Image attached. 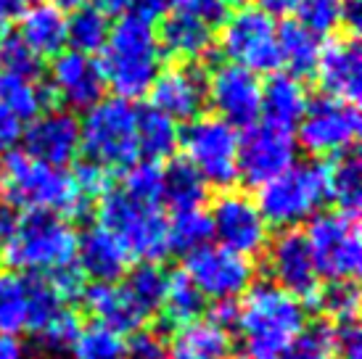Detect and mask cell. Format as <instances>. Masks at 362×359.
Returning <instances> with one entry per match:
<instances>
[{
	"mask_svg": "<svg viewBox=\"0 0 362 359\" xmlns=\"http://www.w3.org/2000/svg\"><path fill=\"white\" fill-rule=\"evenodd\" d=\"M98 66L117 98L135 100L146 95L161 71V48L151 21L135 13L119 16L101 48Z\"/></svg>",
	"mask_w": 362,
	"mask_h": 359,
	"instance_id": "6da1fadb",
	"label": "cell"
},
{
	"mask_svg": "<svg viewBox=\"0 0 362 359\" xmlns=\"http://www.w3.org/2000/svg\"><path fill=\"white\" fill-rule=\"evenodd\" d=\"M0 190L11 206L30 211H45L59 217H80L90 206L74 172L32 159L30 153H11L0 170Z\"/></svg>",
	"mask_w": 362,
	"mask_h": 359,
	"instance_id": "7a4b0ae2",
	"label": "cell"
},
{
	"mask_svg": "<svg viewBox=\"0 0 362 359\" xmlns=\"http://www.w3.org/2000/svg\"><path fill=\"white\" fill-rule=\"evenodd\" d=\"M307 325L302 299L272 283L249 286L235 312V328L252 359H270Z\"/></svg>",
	"mask_w": 362,
	"mask_h": 359,
	"instance_id": "3957f363",
	"label": "cell"
},
{
	"mask_svg": "<svg viewBox=\"0 0 362 359\" xmlns=\"http://www.w3.org/2000/svg\"><path fill=\"white\" fill-rule=\"evenodd\" d=\"M77 233L59 214L30 211L19 217L16 230L6 240V259L13 269L32 278H48L74 264Z\"/></svg>",
	"mask_w": 362,
	"mask_h": 359,
	"instance_id": "277c9868",
	"label": "cell"
},
{
	"mask_svg": "<svg viewBox=\"0 0 362 359\" xmlns=\"http://www.w3.org/2000/svg\"><path fill=\"white\" fill-rule=\"evenodd\" d=\"M80 151L103 172H124L141 159L138 148V109L132 100H98L80 122Z\"/></svg>",
	"mask_w": 362,
	"mask_h": 359,
	"instance_id": "5b68a950",
	"label": "cell"
},
{
	"mask_svg": "<svg viewBox=\"0 0 362 359\" xmlns=\"http://www.w3.org/2000/svg\"><path fill=\"white\" fill-rule=\"evenodd\" d=\"M98 225L119 240L130 259L159 261L170 254L167 217L159 206L143 204L122 188H106L98 201Z\"/></svg>",
	"mask_w": 362,
	"mask_h": 359,
	"instance_id": "8992f818",
	"label": "cell"
},
{
	"mask_svg": "<svg viewBox=\"0 0 362 359\" xmlns=\"http://www.w3.org/2000/svg\"><path fill=\"white\" fill-rule=\"evenodd\" d=\"M257 206L267 225L299 230L325 204V167L317 161H293L286 172L257 188Z\"/></svg>",
	"mask_w": 362,
	"mask_h": 359,
	"instance_id": "52a82bcc",
	"label": "cell"
},
{
	"mask_svg": "<svg viewBox=\"0 0 362 359\" xmlns=\"http://www.w3.org/2000/svg\"><path fill=\"white\" fill-rule=\"evenodd\" d=\"M238 130L220 117H196L180 132L177 148L206 188L233 190L238 182Z\"/></svg>",
	"mask_w": 362,
	"mask_h": 359,
	"instance_id": "ba28073f",
	"label": "cell"
},
{
	"mask_svg": "<svg viewBox=\"0 0 362 359\" xmlns=\"http://www.w3.org/2000/svg\"><path fill=\"white\" fill-rule=\"evenodd\" d=\"M304 238L310 243L317 275L328 280H354L362 267L360 225L354 214L331 209L317 211L307 225Z\"/></svg>",
	"mask_w": 362,
	"mask_h": 359,
	"instance_id": "9c48e42d",
	"label": "cell"
},
{
	"mask_svg": "<svg viewBox=\"0 0 362 359\" xmlns=\"http://www.w3.org/2000/svg\"><path fill=\"white\" fill-rule=\"evenodd\" d=\"M220 48L228 64L254 71H272L281 64L278 53V24L259 6H241L225 16Z\"/></svg>",
	"mask_w": 362,
	"mask_h": 359,
	"instance_id": "30bf717a",
	"label": "cell"
},
{
	"mask_svg": "<svg viewBox=\"0 0 362 359\" xmlns=\"http://www.w3.org/2000/svg\"><path fill=\"white\" fill-rule=\"evenodd\" d=\"M66 301L51 288L45 278L19 272H0V333L19 336L40 330Z\"/></svg>",
	"mask_w": 362,
	"mask_h": 359,
	"instance_id": "8fae6325",
	"label": "cell"
},
{
	"mask_svg": "<svg viewBox=\"0 0 362 359\" xmlns=\"http://www.w3.org/2000/svg\"><path fill=\"white\" fill-rule=\"evenodd\" d=\"M299 127V143L312 156H341L354 148L362 119L354 103L322 95L307 103Z\"/></svg>",
	"mask_w": 362,
	"mask_h": 359,
	"instance_id": "7c38bea8",
	"label": "cell"
},
{
	"mask_svg": "<svg viewBox=\"0 0 362 359\" xmlns=\"http://www.w3.org/2000/svg\"><path fill=\"white\" fill-rule=\"evenodd\" d=\"M182 275L191 280L193 288L204 299H214L217 304L243 296L254 280V267L241 254L225 249L220 243H206L188 254Z\"/></svg>",
	"mask_w": 362,
	"mask_h": 359,
	"instance_id": "4fadbf2b",
	"label": "cell"
},
{
	"mask_svg": "<svg viewBox=\"0 0 362 359\" xmlns=\"http://www.w3.org/2000/svg\"><path fill=\"white\" fill-rule=\"evenodd\" d=\"M211 235L220 246L241 257H257L270 240V225L262 217L257 201L241 190H222L209 211Z\"/></svg>",
	"mask_w": 362,
	"mask_h": 359,
	"instance_id": "5bb4252c",
	"label": "cell"
},
{
	"mask_svg": "<svg viewBox=\"0 0 362 359\" xmlns=\"http://www.w3.org/2000/svg\"><path fill=\"white\" fill-rule=\"evenodd\" d=\"M206 103L230 127H252L262 117V82L254 71L220 64L206 77Z\"/></svg>",
	"mask_w": 362,
	"mask_h": 359,
	"instance_id": "9a60e30c",
	"label": "cell"
},
{
	"mask_svg": "<svg viewBox=\"0 0 362 359\" xmlns=\"http://www.w3.org/2000/svg\"><path fill=\"white\" fill-rule=\"evenodd\" d=\"M296 159V143L291 132L272 124H252L249 132L238 140V180L252 188L286 172Z\"/></svg>",
	"mask_w": 362,
	"mask_h": 359,
	"instance_id": "2e32d148",
	"label": "cell"
},
{
	"mask_svg": "<svg viewBox=\"0 0 362 359\" xmlns=\"http://www.w3.org/2000/svg\"><path fill=\"white\" fill-rule=\"evenodd\" d=\"M267 272L270 283L296 299H312L320 288V275L312 259L310 243L302 230H281L278 238L267 240Z\"/></svg>",
	"mask_w": 362,
	"mask_h": 359,
	"instance_id": "e0dca14e",
	"label": "cell"
},
{
	"mask_svg": "<svg viewBox=\"0 0 362 359\" xmlns=\"http://www.w3.org/2000/svg\"><path fill=\"white\" fill-rule=\"evenodd\" d=\"M21 140L32 159L66 167L80 153V119L66 109L42 111L21 132Z\"/></svg>",
	"mask_w": 362,
	"mask_h": 359,
	"instance_id": "ac0fdd59",
	"label": "cell"
},
{
	"mask_svg": "<svg viewBox=\"0 0 362 359\" xmlns=\"http://www.w3.org/2000/svg\"><path fill=\"white\" fill-rule=\"evenodd\" d=\"M48 85H51V95H56L66 106V111H88L103 98V90H106L98 61L77 50H61L59 56H53Z\"/></svg>",
	"mask_w": 362,
	"mask_h": 359,
	"instance_id": "d6986e66",
	"label": "cell"
},
{
	"mask_svg": "<svg viewBox=\"0 0 362 359\" xmlns=\"http://www.w3.org/2000/svg\"><path fill=\"white\" fill-rule=\"evenodd\" d=\"M148 93L151 109L172 122H191L206 106V77L193 64H175L156 74Z\"/></svg>",
	"mask_w": 362,
	"mask_h": 359,
	"instance_id": "ffe728a7",
	"label": "cell"
},
{
	"mask_svg": "<svg viewBox=\"0 0 362 359\" xmlns=\"http://www.w3.org/2000/svg\"><path fill=\"white\" fill-rule=\"evenodd\" d=\"M312 71L320 88L325 90V95L354 103L362 90L360 42L354 37H333L328 45L320 48V56Z\"/></svg>",
	"mask_w": 362,
	"mask_h": 359,
	"instance_id": "44dd1931",
	"label": "cell"
},
{
	"mask_svg": "<svg viewBox=\"0 0 362 359\" xmlns=\"http://www.w3.org/2000/svg\"><path fill=\"white\" fill-rule=\"evenodd\" d=\"M74 264L85 278H93L95 283H117L130 267V254L109 230L95 225L77 235Z\"/></svg>",
	"mask_w": 362,
	"mask_h": 359,
	"instance_id": "7402d4cb",
	"label": "cell"
},
{
	"mask_svg": "<svg viewBox=\"0 0 362 359\" xmlns=\"http://www.w3.org/2000/svg\"><path fill=\"white\" fill-rule=\"evenodd\" d=\"M16 42L35 59H53L66 48V13L53 3H35L21 11Z\"/></svg>",
	"mask_w": 362,
	"mask_h": 359,
	"instance_id": "603a6c76",
	"label": "cell"
},
{
	"mask_svg": "<svg viewBox=\"0 0 362 359\" xmlns=\"http://www.w3.org/2000/svg\"><path fill=\"white\" fill-rule=\"evenodd\" d=\"M80 296L85 301V310L95 317V322L117 333H135L148 319L130 299V293L124 290L122 283H93Z\"/></svg>",
	"mask_w": 362,
	"mask_h": 359,
	"instance_id": "cb8c5ba5",
	"label": "cell"
},
{
	"mask_svg": "<svg viewBox=\"0 0 362 359\" xmlns=\"http://www.w3.org/2000/svg\"><path fill=\"white\" fill-rule=\"evenodd\" d=\"M233 336L230 328L217 319H193L188 325L175 328L170 341V359H230Z\"/></svg>",
	"mask_w": 362,
	"mask_h": 359,
	"instance_id": "d4e9b609",
	"label": "cell"
},
{
	"mask_svg": "<svg viewBox=\"0 0 362 359\" xmlns=\"http://www.w3.org/2000/svg\"><path fill=\"white\" fill-rule=\"evenodd\" d=\"M307 88L299 77L293 74H272L270 80L262 85V117L272 127L291 132L302 122L307 111Z\"/></svg>",
	"mask_w": 362,
	"mask_h": 359,
	"instance_id": "484cf974",
	"label": "cell"
},
{
	"mask_svg": "<svg viewBox=\"0 0 362 359\" xmlns=\"http://www.w3.org/2000/svg\"><path fill=\"white\" fill-rule=\"evenodd\" d=\"M156 37H159L161 53H170L180 64H193L211 50L214 32H211V24L202 19H193L185 13H170Z\"/></svg>",
	"mask_w": 362,
	"mask_h": 359,
	"instance_id": "4316f807",
	"label": "cell"
},
{
	"mask_svg": "<svg viewBox=\"0 0 362 359\" xmlns=\"http://www.w3.org/2000/svg\"><path fill=\"white\" fill-rule=\"evenodd\" d=\"M40 74H21V71H3L0 74V103L16 119H35L48 106V90L42 88Z\"/></svg>",
	"mask_w": 362,
	"mask_h": 359,
	"instance_id": "83f0119b",
	"label": "cell"
},
{
	"mask_svg": "<svg viewBox=\"0 0 362 359\" xmlns=\"http://www.w3.org/2000/svg\"><path fill=\"white\" fill-rule=\"evenodd\" d=\"M325 196L339 211L357 214L362 204V164L352 151L333 156V164L325 167Z\"/></svg>",
	"mask_w": 362,
	"mask_h": 359,
	"instance_id": "f1b7e54d",
	"label": "cell"
},
{
	"mask_svg": "<svg viewBox=\"0 0 362 359\" xmlns=\"http://www.w3.org/2000/svg\"><path fill=\"white\" fill-rule=\"evenodd\" d=\"M180 146L177 122L159 114L156 109H138V148L148 161L170 159Z\"/></svg>",
	"mask_w": 362,
	"mask_h": 359,
	"instance_id": "f546056e",
	"label": "cell"
},
{
	"mask_svg": "<svg viewBox=\"0 0 362 359\" xmlns=\"http://www.w3.org/2000/svg\"><path fill=\"white\" fill-rule=\"evenodd\" d=\"M322 42L315 37L310 30H304L299 21H288L278 27V53H281V64L288 66V74L302 77L310 74L317 64Z\"/></svg>",
	"mask_w": 362,
	"mask_h": 359,
	"instance_id": "4dcf8cb0",
	"label": "cell"
},
{
	"mask_svg": "<svg viewBox=\"0 0 362 359\" xmlns=\"http://www.w3.org/2000/svg\"><path fill=\"white\" fill-rule=\"evenodd\" d=\"M204 301L206 299L193 288V283L185 275H170L159 304L164 325L180 328V325H188L193 319H199L204 312Z\"/></svg>",
	"mask_w": 362,
	"mask_h": 359,
	"instance_id": "1f68e13d",
	"label": "cell"
},
{
	"mask_svg": "<svg viewBox=\"0 0 362 359\" xmlns=\"http://www.w3.org/2000/svg\"><path fill=\"white\" fill-rule=\"evenodd\" d=\"M206 199V182L185 161H172L167 170H161V201H167L175 209L202 206Z\"/></svg>",
	"mask_w": 362,
	"mask_h": 359,
	"instance_id": "d6a6232c",
	"label": "cell"
},
{
	"mask_svg": "<svg viewBox=\"0 0 362 359\" xmlns=\"http://www.w3.org/2000/svg\"><path fill=\"white\" fill-rule=\"evenodd\" d=\"M167 238H170V251H180V254H191L206 246L211 240L209 211H204V206L175 209L167 220Z\"/></svg>",
	"mask_w": 362,
	"mask_h": 359,
	"instance_id": "836d02e7",
	"label": "cell"
},
{
	"mask_svg": "<svg viewBox=\"0 0 362 359\" xmlns=\"http://www.w3.org/2000/svg\"><path fill=\"white\" fill-rule=\"evenodd\" d=\"M167 280L170 275L159 267V261H141L135 269H127L124 272V280L122 286L130 293V299L138 304V310L151 317L159 312L161 296H164V288H167Z\"/></svg>",
	"mask_w": 362,
	"mask_h": 359,
	"instance_id": "e575fe53",
	"label": "cell"
},
{
	"mask_svg": "<svg viewBox=\"0 0 362 359\" xmlns=\"http://www.w3.org/2000/svg\"><path fill=\"white\" fill-rule=\"evenodd\" d=\"M109 30V16H103L93 6H82L71 11V16H66V45H71V50L77 53L93 56L106 45Z\"/></svg>",
	"mask_w": 362,
	"mask_h": 359,
	"instance_id": "d590c367",
	"label": "cell"
},
{
	"mask_svg": "<svg viewBox=\"0 0 362 359\" xmlns=\"http://www.w3.org/2000/svg\"><path fill=\"white\" fill-rule=\"evenodd\" d=\"M315 304L317 310L336 325L354 322L360 314V288L354 280H331L325 288L315 290Z\"/></svg>",
	"mask_w": 362,
	"mask_h": 359,
	"instance_id": "8d00e7d4",
	"label": "cell"
},
{
	"mask_svg": "<svg viewBox=\"0 0 362 359\" xmlns=\"http://www.w3.org/2000/svg\"><path fill=\"white\" fill-rule=\"evenodd\" d=\"M69 357L71 359H124L122 333L106 328L101 322H93L88 328H80Z\"/></svg>",
	"mask_w": 362,
	"mask_h": 359,
	"instance_id": "74e56055",
	"label": "cell"
},
{
	"mask_svg": "<svg viewBox=\"0 0 362 359\" xmlns=\"http://www.w3.org/2000/svg\"><path fill=\"white\" fill-rule=\"evenodd\" d=\"M296 21L315 37H325L346 24V0H299Z\"/></svg>",
	"mask_w": 362,
	"mask_h": 359,
	"instance_id": "f35d334b",
	"label": "cell"
},
{
	"mask_svg": "<svg viewBox=\"0 0 362 359\" xmlns=\"http://www.w3.org/2000/svg\"><path fill=\"white\" fill-rule=\"evenodd\" d=\"M80 333V322L71 314L69 307H64L53 314L40 330H35V343L45 357H66L74 346V339Z\"/></svg>",
	"mask_w": 362,
	"mask_h": 359,
	"instance_id": "ab89813d",
	"label": "cell"
},
{
	"mask_svg": "<svg viewBox=\"0 0 362 359\" xmlns=\"http://www.w3.org/2000/svg\"><path fill=\"white\" fill-rule=\"evenodd\" d=\"M336 343H333V328L328 325H304V330L283 346L270 359H333Z\"/></svg>",
	"mask_w": 362,
	"mask_h": 359,
	"instance_id": "60d3db41",
	"label": "cell"
},
{
	"mask_svg": "<svg viewBox=\"0 0 362 359\" xmlns=\"http://www.w3.org/2000/svg\"><path fill=\"white\" fill-rule=\"evenodd\" d=\"M122 190H124L127 196H132L135 201L159 206L161 204V167H156V161L132 164L130 170H124Z\"/></svg>",
	"mask_w": 362,
	"mask_h": 359,
	"instance_id": "b9f144b4",
	"label": "cell"
},
{
	"mask_svg": "<svg viewBox=\"0 0 362 359\" xmlns=\"http://www.w3.org/2000/svg\"><path fill=\"white\" fill-rule=\"evenodd\" d=\"M124 359H170V343L156 330H135L124 341Z\"/></svg>",
	"mask_w": 362,
	"mask_h": 359,
	"instance_id": "7bdbcfd3",
	"label": "cell"
},
{
	"mask_svg": "<svg viewBox=\"0 0 362 359\" xmlns=\"http://www.w3.org/2000/svg\"><path fill=\"white\" fill-rule=\"evenodd\" d=\"M172 6V13H185L193 19H202L206 24H220L225 19V0H167V8Z\"/></svg>",
	"mask_w": 362,
	"mask_h": 359,
	"instance_id": "ee69618b",
	"label": "cell"
},
{
	"mask_svg": "<svg viewBox=\"0 0 362 359\" xmlns=\"http://www.w3.org/2000/svg\"><path fill=\"white\" fill-rule=\"evenodd\" d=\"M333 343H336V354H341V359H362L360 330L354 322L336 325L333 328Z\"/></svg>",
	"mask_w": 362,
	"mask_h": 359,
	"instance_id": "f6af8a7d",
	"label": "cell"
},
{
	"mask_svg": "<svg viewBox=\"0 0 362 359\" xmlns=\"http://www.w3.org/2000/svg\"><path fill=\"white\" fill-rule=\"evenodd\" d=\"M21 132H24L21 119H16V117L0 103V153H8V151L21 140Z\"/></svg>",
	"mask_w": 362,
	"mask_h": 359,
	"instance_id": "bcb514c9",
	"label": "cell"
},
{
	"mask_svg": "<svg viewBox=\"0 0 362 359\" xmlns=\"http://www.w3.org/2000/svg\"><path fill=\"white\" fill-rule=\"evenodd\" d=\"M93 8L101 11L103 16H124L132 11V0H88Z\"/></svg>",
	"mask_w": 362,
	"mask_h": 359,
	"instance_id": "7dc6e473",
	"label": "cell"
},
{
	"mask_svg": "<svg viewBox=\"0 0 362 359\" xmlns=\"http://www.w3.org/2000/svg\"><path fill=\"white\" fill-rule=\"evenodd\" d=\"M16 222H19V214H16V206H11L8 201H0V240L6 243L11 238V233L16 230Z\"/></svg>",
	"mask_w": 362,
	"mask_h": 359,
	"instance_id": "c3c4849f",
	"label": "cell"
},
{
	"mask_svg": "<svg viewBox=\"0 0 362 359\" xmlns=\"http://www.w3.org/2000/svg\"><path fill=\"white\" fill-rule=\"evenodd\" d=\"M167 8V0H132V11L135 16H143V19H156L161 11Z\"/></svg>",
	"mask_w": 362,
	"mask_h": 359,
	"instance_id": "681fc988",
	"label": "cell"
},
{
	"mask_svg": "<svg viewBox=\"0 0 362 359\" xmlns=\"http://www.w3.org/2000/svg\"><path fill=\"white\" fill-rule=\"evenodd\" d=\"M24 8H27L24 0H0V27H6V24L19 19Z\"/></svg>",
	"mask_w": 362,
	"mask_h": 359,
	"instance_id": "f907efd6",
	"label": "cell"
},
{
	"mask_svg": "<svg viewBox=\"0 0 362 359\" xmlns=\"http://www.w3.org/2000/svg\"><path fill=\"white\" fill-rule=\"evenodd\" d=\"M0 359H24V346L16 336H3L0 333Z\"/></svg>",
	"mask_w": 362,
	"mask_h": 359,
	"instance_id": "816d5d0a",
	"label": "cell"
},
{
	"mask_svg": "<svg viewBox=\"0 0 362 359\" xmlns=\"http://www.w3.org/2000/svg\"><path fill=\"white\" fill-rule=\"evenodd\" d=\"M299 0H259V8L267 11L270 16H283V13H291L296 11Z\"/></svg>",
	"mask_w": 362,
	"mask_h": 359,
	"instance_id": "f5cc1de1",
	"label": "cell"
},
{
	"mask_svg": "<svg viewBox=\"0 0 362 359\" xmlns=\"http://www.w3.org/2000/svg\"><path fill=\"white\" fill-rule=\"evenodd\" d=\"M53 6H56L59 11H64V13H66V11H77V8H82V6H85V0H53Z\"/></svg>",
	"mask_w": 362,
	"mask_h": 359,
	"instance_id": "db71d44e",
	"label": "cell"
},
{
	"mask_svg": "<svg viewBox=\"0 0 362 359\" xmlns=\"http://www.w3.org/2000/svg\"><path fill=\"white\" fill-rule=\"evenodd\" d=\"M3 69H6V42L0 40V74H3Z\"/></svg>",
	"mask_w": 362,
	"mask_h": 359,
	"instance_id": "11a10c76",
	"label": "cell"
},
{
	"mask_svg": "<svg viewBox=\"0 0 362 359\" xmlns=\"http://www.w3.org/2000/svg\"><path fill=\"white\" fill-rule=\"evenodd\" d=\"M225 3H235V6H243V3H249V0H225Z\"/></svg>",
	"mask_w": 362,
	"mask_h": 359,
	"instance_id": "9f6ffc18",
	"label": "cell"
},
{
	"mask_svg": "<svg viewBox=\"0 0 362 359\" xmlns=\"http://www.w3.org/2000/svg\"><path fill=\"white\" fill-rule=\"evenodd\" d=\"M35 3H42V0H24V6H35Z\"/></svg>",
	"mask_w": 362,
	"mask_h": 359,
	"instance_id": "6f0895ef",
	"label": "cell"
}]
</instances>
